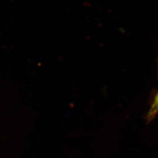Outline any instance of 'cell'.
Instances as JSON below:
<instances>
[{
    "label": "cell",
    "mask_w": 158,
    "mask_h": 158,
    "mask_svg": "<svg viewBox=\"0 0 158 158\" xmlns=\"http://www.w3.org/2000/svg\"><path fill=\"white\" fill-rule=\"evenodd\" d=\"M155 107L158 109V94L156 98V102H155Z\"/></svg>",
    "instance_id": "1"
}]
</instances>
